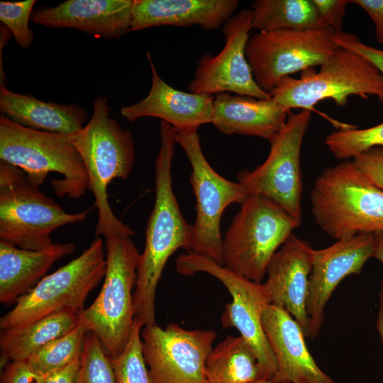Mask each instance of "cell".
Segmentation results:
<instances>
[{"mask_svg":"<svg viewBox=\"0 0 383 383\" xmlns=\"http://www.w3.org/2000/svg\"><path fill=\"white\" fill-rule=\"evenodd\" d=\"M80 313L62 310L23 326L1 330V367L28 358L48 343L67 334L80 322Z\"/></svg>","mask_w":383,"mask_h":383,"instance_id":"25","label":"cell"},{"mask_svg":"<svg viewBox=\"0 0 383 383\" xmlns=\"http://www.w3.org/2000/svg\"><path fill=\"white\" fill-rule=\"evenodd\" d=\"M314 6L318 28H332L340 32L346 6L351 3L347 0H311Z\"/></svg>","mask_w":383,"mask_h":383,"instance_id":"33","label":"cell"},{"mask_svg":"<svg viewBox=\"0 0 383 383\" xmlns=\"http://www.w3.org/2000/svg\"><path fill=\"white\" fill-rule=\"evenodd\" d=\"M325 144L338 160H348L375 147H383V122L359 129L341 128L328 134Z\"/></svg>","mask_w":383,"mask_h":383,"instance_id":"29","label":"cell"},{"mask_svg":"<svg viewBox=\"0 0 383 383\" xmlns=\"http://www.w3.org/2000/svg\"><path fill=\"white\" fill-rule=\"evenodd\" d=\"M106 97L98 96L93 103L89 122L77 132L67 135L78 150L98 210L96 237L105 238L117 233L134 235V231L113 213L108 201L107 188L115 179H126L135 160L131 132L123 129L110 116Z\"/></svg>","mask_w":383,"mask_h":383,"instance_id":"2","label":"cell"},{"mask_svg":"<svg viewBox=\"0 0 383 383\" xmlns=\"http://www.w3.org/2000/svg\"><path fill=\"white\" fill-rule=\"evenodd\" d=\"M351 3L360 6L367 13L375 26L377 41L383 44V0H354Z\"/></svg>","mask_w":383,"mask_h":383,"instance_id":"37","label":"cell"},{"mask_svg":"<svg viewBox=\"0 0 383 383\" xmlns=\"http://www.w3.org/2000/svg\"><path fill=\"white\" fill-rule=\"evenodd\" d=\"M252 383H280L277 381L274 377L261 379Z\"/></svg>","mask_w":383,"mask_h":383,"instance_id":"42","label":"cell"},{"mask_svg":"<svg viewBox=\"0 0 383 383\" xmlns=\"http://www.w3.org/2000/svg\"><path fill=\"white\" fill-rule=\"evenodd\" d=\"M333 40L338 46L351 50L365 57L383 75V50L365 44L356 35L342 31L336 32Z\"/></svg>","mask_w":383,"mask_h":383,"instance_id":"35","label":"cell"},{"mask_svg":"<svg viewBox=\"0 0 383 383\" xmlns=\"http://www.w3.org/2000/svg\"><path fill=\"white\" fill-rule=\"evenodd\" d=\"M318 227L335 240L383 231V189L353 161L326 168L310 192Z\"/></svg>","mask_w":383,"mask_h":383,"instance_id":"3","label":"cell"},{"mask_svg":"<svg viewBox=\"0 0 383 383\" xmlns=\"http://www.w3.org/2000/svg\"><path fill=\"white\" fill-rule=\"evenodd\" d=\"M160 134L155 166V203L147 221L145 245L133 291L134 318L143 327L156 323L155 296L166 262L179 248L190 251L193 238V225L183 216L172 189L171 169L176 131L161 121Z\"/></svg>","mask_w":383,"mask_h":383,"instance_id":"1","label":"cell"},{"mask_svg":"<svg viewBox=\"0 0 383 383\" xmlns=\"http://www.w3.org/2000/svg\"><path fill=\"white\" fill-rule=\"evenodd\" d=\"M11 32L3 24L0 26V85L5 84V74L2 65V50L9 43Z\"/></svg>","mask_w":383,"mask_h":383,"instance_id":"39","label":"cell"},{"mask_svg":"<svg viewBox=\"0 0 383 383\" xmlns=\"http://www.w3.org/2000/svg\"><path fill=\"white\" fill-rule=\"evenodd\" d=\"M270 94L288 111H311L328 99L345 106L352 95L365 99L374 95L383 102V75L363 56L339 46L318 72L309 68L301 72L299 79L284 77Z\"/></svg>","mask_w":383,"mask_h":383,"instance_id":"8","label":"cell"},{"mask_svg":"<svg viewBox=\"0 0 383 383\" xmlns=\"http://www.w3.org/2000/svg\"><path fill=\"white\" fill-rule=\"evenodd\" d=\"M91 210L66 212L23 170L0 160V240L26 250H46L55 244L54 231L84 221Z\"/></svg>","mask_w":383,"mask_h":383,"instance_id":"6","label":"cell"},{"mask_svg":"<svg viewBox=\"0 0 383 383\" xmlns=\"http://www.w3.org/2000/svg\"><path fill=\"white\" fill-rule=\"evenodd\" d=\"M272 377L240 335H227L211 350L206 362V383H252Z\"/></svg>","mask_w":383,"mask_h":383,"instance_id":"26","label":"cell"},{"mask_svg":"<svg viewBox=\"0 0 383 383\" xmlns=\"http://www.w3.org/2000/svg\"><path fill=\"white\" fill-rule=\"evenodd\" d=\"M35 0L0 2V21L12 33L17 45L26 49L34 41V34L29 28Z\"/></svg>","mask_w":383,"mask_h":383,"instance_id":"32","label":"cell"},{"mask_svg":"<svg viewBox=\"0 0 383 383\" xmlns=\"http://www.w3.org/2000/svg\"><path fill=\"white\" fill-rule=\"evenodd\" d=\"M252 27L259 31L319 28L311 0H257Z\"/></svg>","mask_w":383,"mask_h":383,"instance_id":"27","label":"cell"},{"mask_svg":"<svg viewBox=\"0 0 383 383\" xmlns=\"http://www.w3.org/2000/svg\"><path fill=\"white\" fill-rule=\"evenodd\" d=\"M0 110L3 115L34 130L69 135L85 125L86 110L76 104H61L21 94L0 85Z\"/></svg>","mask_w":383,"mask_h":383,"instance_id":"24","label":"cell"},{"mask_svg":"<svg viewBox=\"0 0 383 383\" xmlns=\"http://www.w3.org/2000/svg\"><path fill=\"white\" fill-rule=\"evenodd\" d=\"M198 128L176 131V141L183 148L192 166L190 184L196 199L191 250L223 265L221 219L233 203L242 204L249 196L239 182L221 176L202 152Z\"/></svg>","mask_w":383,"mask_h":383,"instance_id":"10","label":"cell"},{"mask_svg":"<svg viewBox=\"0 0 383 383\" xmlns=\"http://www.w3.org/2000/svg\"><path fill=\"white\" fill-rule=\"evenodd\" d=\"M0 383H44V377L26 361H13L3 367Z\"/></svg>","mask_w":383,"mask_h":383,"instance_id":"36","label":"cell"},{"mask_svg":"<svg viewBox=\"0 0 383 383\" xmlns=\"http://www.w3.org/2000/svg\"><path fill=\"white\" fill-rule=\"evenodd\" d=\"M379 307L377 316L376 328L379 340L383 346V276L378 293Z\"/></svg>","mask_w":383,"mask_h":383,"instance_id":"40","label":"cell"},{"mask_svg":"<svg viewBox=\"0 0 383 383\" xmlns=\"http://www.w3.org/2000/svg\"><path fill=\"white\" fill-rule=\"evenodd\" d=\"M175 265L179 274L193 275L205 272L222 282L232 298L231 302L225 305L221 316L222 327L236 328L252 348L261 365L274 377L277 360L262 323V312L272 304L264 284L192 251L179 255Z\"/></svg>","mask_w":383,"mask_h":383,"instance_id":"12","label":"cell"},{"mask_svg":"<svg viewBox=\"0 0 383 383\" xmlns=\"http://www.w3.org/2000/svg\"><path fill=\"white\" fill-rule=\"evenodd\" d=\"M131 237L118 233L105 238L106 270L101 289L79 313L88 332L96 335L109 357L122 353L134 323L133 289L140 254Z\"/></svg>","mask_w":383,"mask_h":383,"instance_id":"5","label":"cell"},{"mask_svg":"<svg viewBox=\"0 0 383 383\" xmlns=\"http://www.w3.org/2000/svg\"><path fill=\"white\" fill-rule=\"evenodd\" d=\"M0 160L23 171L28 179L40 187L50 172L60 174L50 179L60 197L78 199L89 190L88 176L80 155L67 135L19 125L0 116Z\"/></svg>","mask_w":383,"mask_h":383,"instance_id":"4","label":"cell"},{"mask_svg":"<svg viewBox=\"0 0 383 383\" xmlns=\"http://www.w3.org/2000/svg\"><path fill=\"white\" fill-rule=\"evenodd\" d=\"M375 249L373 257L383 265V231L374 234Z\"/></svg>","mask_w":383,"mask_h":383,"instance_id":"41","label":"cell"},{"mask_svg":"<svg viewBox=\"0 0 383 383\" xmlns=\"http://www.w3.org/2000/svg\"><path fill=\"white\" fill-rule=\"evenodd\" d=\"M311 111H289L282 129L269 140L265 161L253 170H243L237 176L248 195L265 196L301 221L302 178L301 148Z\"/></svg>","mask_w":383,"mask_h":383,"instance_id":"13","label":"cell"},{"mask_svg":"<svg viewBox=\"0 0 383 383\" xmlns=\"http://www.w3.org/2000/svg\"><path fill=\"white\" fill-rule=\"evenodd\" d=\"M87 332L86 326L80 320L74 329L33 354L26 362L43 375L63 367L82 354Z\"/></svg>","mask_w":383,"mask_h":383,"instance_id":"28","label":"cell"},{"mask_svg":"<svg viewBox=\"0 0 383 383\" xmlns=\"http://www.w3.org/2000/svg\"><path fill=\"white\" fill-rule=\"evenodd\" d=\"M252 16L251 9H244L225 22L224 47L217 55L206 53L199 59L188 86L191 93L213 96L232 92L257 99L271 97L256 84L245 56Z\"/></svg>","mask_w":383,"mask_h":383,"instance_id":"15","label":"cell"},{"mask_svg":"<svg viewBox=\"0 0 383 383\" xmlns=\"http://www.w3.org/2000/svg\"><path fill=\"white\" fill-rule=\"evenodd\" d=\"M106 256L101 236L77 257L44 277L0 318L1 330L23 326L62 311L81 313L89 294L104 277Z\"/></svg>","mask_w":383,"mask_h":383,"instance_id":"9","label":"cell"},{"mask_svg":"<svg viewBox=\"0 0 383 383\" xmlns=\"http://www.w3.org/2000/svg\"><path fill=\"white\" fill-rule=\"evenodd\" d=\"M264 331L277 360L273 377L280 383H338L326 374L311 355L305 334L284 309L269 304L262 314Z\"/></svg>","mask_w":383,"mask_h":383,"instance_id":"18","label":"cell"},{"mask_svg":"<svg viewBox=\"0 0 383 383\" xmlns=\"http://www.w3.org/2000/svg\"><path fill=\"white\" fill-rule=\"evenodd\" d=\"M75 248L72 243H55L43 250L20 248L0 240V302L11 305L31 290L48 270Z\"/></svg>","mask_w":383,"mask_h":383,"instance_id":"23","label":"cell"},{"mask_svg":"<svg viewBox=\"0 0 383 383\" xmlns=\"http://www.w3.org/2000/svg\"><path fill=\"white\" fill-rule=\"evenodd\" d=\"M240 205L223 238V263L261 283L271 259L301 221L261 195H249Z\"/></svg>","mask_w":383,"mask_h":383,"instance_id":"7","label":"cell"},{"mask_svg":"<svg viewBox=\"0 0 383 383\" xmlns=\"http://www.w3.org/2000/svg\"><path fill=\"white\" fill-rule=\"evenodd\" d=\"M237 0H133L130 31L160 26H223L238 8Z\"/></svg>","mask_w":383,"mask_h":383,"instance_id":"21","label":"cell"},{"mask_svg":"<svg viewBox=\"0 0 383 383\" xmlns=\"http://www.w3.org/2000/svg\"><path fill=\"white\" fill-rule=\"evenodd\" d=\"M146 55L152 73L150 91L140 101L121 107V116L130 122L142 117L159 118L175 130L211 123L213 96L187 93L170 86L160 77L151 54L147 52Z\"/></svg>","mask_w":383,"mask_h":383,"instance_id":"20","label":"cell"},{"mask_svg":"<svg viewBox=\"0 0 383 383\" xmlns=\"http://www.w3.org/2000/svg\"><path fill=\"white\" fill-rule=\"evenodd\" d=\"M332 28L259 31L250 37L245 56L257 86L270 94L289 74L321 65L339 47Z\"/></svg>","mask_w":383,"mask_h":383,"instance_id":"11","label":"cell"},{"mask_svg":"<svg viewBox=\"0 0 383 383\" xmlns=\"http://www.w3.org/2000/svg\"><path fill=\"white\" fill-rule=\"evenodd\" d=\"M289 111L272 97L257 99L223 92L214 97L211 123L226 135L270 140L284 126Z\"/></svg>","mask_w":383,"mask_h":383,"instance_id":"22","label":"cell"},{"mask_svg":"<svg viewBox=\"0 0 383 383\" xmlns=\"http://www.w3.org/2000/svg\"><path fill=\"white\" fill-rule=\"evenodd\" d=\"M356 167L383 189V147L371 148L353 160Z\"/></svg>","mask_w":383,"mask_h":383,"instance_id":"34","label":"cell"},{"mask_svg":"<svg viewBox=\"0 0 383 383\" xmlns=\"http://www.w3.org/2000/svg\"><path fill=\"white\" fill-rule=\"evenodd\" d=\"M143 325L134 319L129 340L121 354L109 357L116 383H152L140 338Z\"/></svg>","mask_w":383,"mask_h":383,"instance_id":"30","label":"cell"},{"mask_svg":"<svg viewBox=\"0 0 383 383\" xmlns=\"http://www.w3.org/2000/svg\"><path fill=\"white\" fill-rule=\"evenodd\" d=\"M81 358L82 354L67 365L43 375L44 383H75Z\"/></svg>","mask_w":383,"mask_h":383,"instance_id":"38","label":"cell"},{"mask_svg":"<svg viewBox=\"0 0 383 383\" xmlns=\"http://www.w3.org/2000/svg\"><path fill=\"white\" fill-rule=\"evenodd\" d=\"M313 251L309 243L292 234L271 259L263 284L272 304L288 312L309 338L310 320L306 304Z\"/></svg>","mask_w":383,"mask_h":383,"instance_id":"17","label":"cell"},{"mask_svg":"<svg viewBox=\"0 0 383 383\" xmlns=\"http://www.w3.org/2000/svg\"><path fill=\"white\" fill-rule=\"evenodd\" d=\"M141 338L152 383H206L213 330H187L174 323L162 328L155 323L144 326Z\"/></svg>","mask_w":383,"mask_h":383,"instance_id":"14","label":"cell"},{"mask_svg":"<svg viewBox=\"0 0 383 383\" xmlns=\"http://www.w3.org/2000/svg\"><path fill=\"white\" fill-rule=\"evenodd\" d=\"M374 249V234L364 233L314 250L306 304L310 320L309 338L318 335L325 307L337 286L348 276L359 274L366 262L373 257Z\"/></svg>","mask_w":383,"mask_h":383,"instance_id":"16","label":"cell"},{"mask_svg":"<svg viewBox=\"0 0 383 383\" xmlns=\"http://www.w3.org/2000/svg\"><path fill=\"white\" fill-rule=\"evenodd\" d=\"M133 0H67L33 10L35 24L74 28L97 38H119L129 32Z\"/></svg>","mask_w":383,"mask_h":383,"instance_id":"19","label":"cell"},{"mask_svg":"<svg viewBox=\"0 0 383 383\" xmlns=\"http://www.w3.org/2000/svg\"><path fill=\"white\" fill-rule=\"evenodd\" d=\"M75 383H116L110 358L95 334L87 332Z\"/></svg>","mask_w":383,"mask_h":383,"instance_id":"31","label":"cell"}]
</instances>
